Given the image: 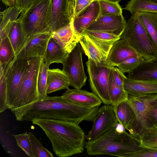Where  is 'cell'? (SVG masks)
Returning <instances> with one entry per match:
<instances>
[{
    "label": "cell",
    "instance_id": "1",
    "mask_svg": "<svg viewBox=\"0 0 157 157\" xmlns=\"http://www.w3.org/2000/svg\"><path fill=\"white\" fill-rule=\"evenodd\" d=\"M98 109V107H86L76 105L64 99L61 96H47L14 114L19 121L45 118L79 124L83 121H93Z\"/></svg>",
    "mask_w": 157,
    "mask_h": 157
},
{
    "label": "cell",
    "instance_id": "2",
    "mask_svg": "<svg viewBox=\"0 0 157 157\" xmlns=\"http://www.w3.org/2000/svg\"><path fill=\"white\" fill-rule=\"evenodd\" d=\"M31 121L44 131L57 156L69 157L84 151L85 135L78 124L45 118H34Z\"/></svg>",
    "mask_w": 157,
    "mask_h": 157
},
{
    "label": "cell",
    "instance_id": "3",
    "mask_svg": "<svg viewBox=\"0 0 157 157\" xmlns=\"http://www.w3.org/2000/svg\"><path fill=\"white\" fill-rule=\"evenodd\" d=\"M84 147L90 155H108L120 157H127L142 148L139 139L125 130L119 132L115 127L93 141L85 142Z\"/></svg>",
    "mask_w": 157,
    "mask_h": 157
},
{
    "label": "cell",
    "instance_id": "4",
    "mask_svg": "<svg viewBox=\"0 0 157 157\" xmlns=\"http://www.w3.org/2000/svg\"><path fill=\"white\" fill-rule=\"evenodd\" d=\"M121 39L129 44L144 60H149L157 55V47L136 14L127 22Z\"/></svg>",
    "mask_w": 157,
    "mask_h": 157
},
{
    "label": "cell",
    "instance_id": "5",
    "mask_svg": "<svg viewBox=\"0 0 157 157\" xmlns=\"http://www.w3.org/2000/svg\"><path fill=\"white\" fill-rule=\"evenodd\" d=\"M50 0H34L17 20L20 22L27 37L44 32H52L47 23Z\"/></svg>",
    "mask_w": 157,
    "mask_h": 157
},
{
    "label": "cell",
    "instance_id": "6",
    "mask_svg": "<svg viewBox=\"0 0 157 157\" xmlns=\"http://www.w3.org/2000/svg\"><path fill=\"white\" fill-rule=\"evenodd\" d=\"M42 59L38 57L32 58L29 68L10 109L13 114L38 100L37 79Z\"/></svg>",
    "mask_w": 157,
    "mask_h": 157
},
{
    "label": "cell",
    "instance_id": "7",
    "mask_svg": "<svg viewBox=\"0 0 157 157\" xmlns=\"http://www.w3.org/2000/svg\"><path fill=\"white\" fill-rule=\"evenodd\" d=\"M14 58L4 72L7 87V103L11 109L30 67L32 58Z\"/></svg>",
    "mask_w": 157,
    "mask_h": 157
},
{
    "label": "cell",
    "instance_id": "8",
    "mask_svg": "<svg viewBox=\"0 0 157 157\" xmlns=\"http://www.w3.org/2000/svg\"><path fill=\"white\" fill-rule=\"evenodd\" d=\"M91 89L105 105H111L108 89L109 75L112 67L106 60L96 63L88 59L86 62Z\"/></svg>",
    "mask_w": 157,
    "mask_h": 157
},
{
    "label": "cell",
    "instance_id": "9",
    "mask_svg": "<svg viewBox=\"0 0 157 157\" xmlns=\"http://www.w3.org/2000/svg\"><path fill=\"white\" fill-rule=\"evenodd\" d=\"M75 0H50L47 22L53 33L69 24L74 17Z\"/></svg>",
    "mask_w": 157,
    "mask_h": 157
},
{
    "label": "cell",
    "instance_id": "10",
    "mask_svg": "<svg viewBox=\"0 0 157 157\" xmlns=\"http://www.w3.org/2000/svg\"><path fill=\"white\" fill-rule=\"evenodd\" d=\"M83 53L78 43L62 63L63 71L68 78L70 86L75 88L81 89L85 86L87 78L82 62Z\"/></svg>",
    "mask_w": 157,
    "mask_h": 157
},
{
    "label": "cell",
    "instance_id": "11",
    "mask_svg": "<svg viewBox=\"0 0 157 157\" xmlns=\"http://www.w3.org/2000/svg\"><path fill=\"white\" fill-rule=\"evenodd\" d=\"M91 129L85 135L87 141H93L115 127L119 123L114 109L112 105L101 106L93 121Z\"/></svg>",
    "mask_w": 157,
    "mask_h": 157
},
{
    "label": "cell",
    "instance_id": "12",
    "mask_svg": "<svg viewBox=\"0 0 157 157\" xmlns=\"http://www.w3.org/2000/svg\"><path fill=\"white\" fill-rule=\"evenodd\" d=\"M52 33L44 32L28 37L24 46L14 58L38 57L44 58Z\"/></svg>",
    "mask_w": 157,
    "mask_h": 157
},
{
    "label": "cell",
    "instance_id": "13",
    "mask_svg": "<svg viewBox=\"0 0 157 157\" xmlns=\"http://www.w3.org/2000/svg\"><path fill=\"white\" fill-rule=\"evenodd\" d=\"M127 22L122 14L110 15H99L86 29L104 32L121 37Z\"/></svg>",
    "mask_w": 157,
    "mask_h": 157
},
{
    "label": "cell",
    "instance_id": "14",
    "mask_svg": "<svg viewBox=\"0 0 157 157\" xmlns=\"http://www.w3.org/2000/svg\"><path fill=\"white\" fill-rule=\"evenodd\" d=\"M79 43L88 59L96 63L106 60L113 45L99 42L84 34L82 35Z\"/></svg>",
    "mask_w": 157,
    "mask_h": 157
},
{
    "label": "cell",
    "instance_id": "15",
    "mask_svg": "<svg viewBox=\"0 0 157 157\" xmlns=\"http://www.w3.org/2000/svg\"><path fill=\"white\" fill-rule=\"evenodd\" d=\"M61 96L69 102L86 107H99L102 102L93 93L77 88L70 89L68 88Z\"/></svg>",
    "mask_w": 157,
    "mask_h": 157
},
{
    "label": "cell",
    "instance_id": "16",
    "mask_svg": "<svg viewBox=\"0 0 157 157\" xmlns=\"http://www.w3.org/2000/svg\"><path fill=\"white\" fill-rule=\"evenodd\" d=\"M139 55L124 39H121L112 46L106 59L111 67L118 65L130 58Z\"/></svg>",
    "mask_w": 157,
    "mask_h": 157
},
{
    "label": "cell",
    "instance_id": "17",
    "mask_svg": "<svg viewBox=\"0 0 157 157\" xmlns=\"http://www.w3.org/2000/svg\"><path fill=\"white\" fill-rule=\"evenodd\" d=\"M100 13L99 4L98 0H95L79 15L72 18L71 21L75 33L81 36Z\"/></svg>",
    "mask_w": 157,
    "mask_h": 157
},
{
    "label": "cell",
    "instance_id": "18",
    "mask_svg": "<svg viewBox=\"0 0 157 157\" xmlns=\"http://www.w3.org/2000/svg\"><path fill=\"white\" fill-rule=\"evenodd\" d=\"M124 90L129 95L140 97L157 93V80H141L125 78Z\"/></svg>",
    "mask_w": 157,
    "mask_h": 157
},
{
    "label": "cell",
    "instance_id": "19",
    "mask_svg": "<svg viewBox=\"0 0 157 157\" xmlns=\"http://www.w3.org/2000/svg\"><path fill=\"white\" fill-rule=\"evenodd\" d=\"M81 36L75 32L71 21L66 26L52 33V35L63 48L69 53L79 43Z\"/></svg>",
    "mask_w": 157,
    "mask_h": 157
},
{
    "label": "cell",
    "instance_id": "20",
    "mask_svg": "<svg viewBox=\"0 0 157 157\" xmlns=\"http://www.w3.org/2000/svg\"><path fill=\"white\" fill-rule=\"evenodd\" d=\"M127 78L136 80H157V55L149 60L142 61L128 73Z\"/></svg>",
    "mask_w": 157,
    "mask_h": 157
},
{
    "label": "cell",
    "instance_id": "21",
    "mask_svg": "<svg viewBox=\"0 0 157 157\" xmlns=\"http://www.w3.org/2000/svg\"><path fill=\"white\" fill-rule=\"evenodd\" d=\"M70 86L68 78L63 70L59 68L48 69L46 91L47 94L67 89Z\"/></svg>",
    "mask_w": 157,
    "mask_h": 157
},
{
    "label": "cell",
    "instance_id": "22",
    "mask_svg": "<svg viewBox=\"0 0 157 157\" xmlns=\"http://www.w3.org/2000/svg\"><path fill=\"white\" fill-rule=\"evenodd\" d=\"M69 54L52 36L48 41L43 59L46 64L49 66L53 63L62 64Z\"/></svg>",
    "mask_w": 157,
    "mask_h": 157
},
{
    "label": "cell",
    "instance_id": "23",
    "mask_svg": "<svg viewBox=\"0 0 157 157\" xmlns=\"http://www.w3.org/2000/svg\"><path fill=\"white\" fill-rule=\"evenodd\" d=\"M21 10L15 6H10L0 13V40L8 37L11 27Z\"/></svg>",
    "mask_w": 157,
    "mask_h": 157
},
{
    "label": "cell",
    "instance_id": "24",
    "mask_svg": "<svg viewBox=\"0 0 157 157\" xmlns=\"http://www.w3.org/2000/svg\"><path fill=\"white\" fill-rule=\"evenodd\" d=\"M8 37L13 48L16 57L24 46L28 38L20 22L17 20L14 21L9 33Z\"/></svg>",
    "mask_w": 157,
    "mask_h": 157
},
{
    "label": "cell",
    "instance_id": "25",
    "mask_svg": "<svg viewBox=\"0 0 157 157\" xmlns=\"http://www.w3.org/2000/svg\"><path fill=\"white\" fill-rule=\"evenodd\" d=\"M113 107L119 123L125 129L136 120L134 111L128 100Z\"/></svg>",
    "mask_w": 157,
    "mask_h": 157
},
{
    "label": "cell",
    "instance_id": "26",
    "mask_svg": "<svg viewBox=\"0 0 157 157\" xmlns=\"http://www.w3.org/2000/svg\"><path fill=\"white\" fill-rule=\"evenodd\" d=\"M128 101L135 113L136 121L142 129L150 126L147 121L148 108L140 98L129 95Z\"/></svg>",
    "mask_w": 157,
    "mask_h": 157
},
{
    "label": "cell",
    "instance_id": "27",
    "mask_svg": "<svg viewBox=\"0 0 157 157\" xmlns=\"http://www.w3.org/2000/svg\"><path fill=\"white\" fill-rule=\"evenodd\" d=\"M113 67H112L109 74L108 89L111 105L116 106L119 103L128 100L129 94L124 90L117 85L113 76Z\"/></svg>",
    "mask_w": 157,
    "mask_h": 157
},
{
    "label": "cell",
    "instance_id": "28",
    "mask_svg": "<svg viewBox=\"0 0 157 157\" xmlns=\"http://www.w3.org/2000/svg\"><path fill=\"white\" fill-rule=\"evenodd\" d=\"M135 14L157 47V13L143 12Z\"/></svg>",
    "mask_w": 157,
    "mask_h": 157
},
{
    "label": "cell",
    "instance_id": "29",
    "mask_svg": "<svg viewBox=\"0 0 157 157\" xmlns=\"http://www.w3.org/2000/svg\"><path fill=\"white\" fill-rule=\"evenodd\" d=\"M124 9L129 11L132 15L143 12L157 13V3L151 0H131Z\"/></svg>",
    "mask_w": 157,
    "mask_h": 157
},
{
    "label": "cell",
    "instance_id": "30",
    "mask_svg": "<svg viewBox=\"0 0 157 157\" xmlns=\"http://www.w3.org/2000/svg\"><path fill=\"white\" fill-rule=\"evenodd\" d=\"M0 40V67L5 71L7 64L15 57V54L8 37Z\"/></svg>",
    "mask_w": 157,
    "mask_h": 157
},
{
    "label": "cell",
    "instance_id": "31",
    "mask_svg": "<svg viewBox=\"0 0 157 157\" xmlns=\"http://www.w3.org/2000/svg\"><path fill=\"white\" fill-rule=\"evenodd\" d=\"M141 147L157 148V128L149 126L142 130L139 136Z\"/></svg>",
    "mask_w": 157,
    "mask_h": 157
},
{
    "label": "cell",
    "instance_id": "32",
    "mask_svg": "<svg viewBox=\"0 0 157 157\" xmlns=\"http://www.w3.org/2000/svg\"><path fill=\"white\" fill-rule=\"evenodd\" d=\"M49 66L42 58L40 62L37 79V88L39 99L47 96V71Z\"/></svg>",
    "mask_w": 157,
    "mask_h": 157
},
{
    "label": "cell",
    "instance_id": "33",
    "mask_svg": "<svg viewBox=\"0 0 157 157\" xmlns=\"http://www.w3.org/2000/svg\"><path fill=\"white\" fill-rule=\"evenodd\" d=\"M83 34L102 43L110 45L121 39V37L109 33L86 29Z\"/></svg>",
    "mask_w": 157,
    "mask_h": 157
},
{
    "label": "cell",
    "instance_id": "34",
    "mask_svg": "<svg viewBox=\"0 0 157 157\" xmlns=\"http://www.w3.org/2000/svg\"><path fill=\"white\" fill-rule=\"evenodd\" d=\"M100 9L99 15H110L122 14V9L118 2L107 0H98Z\"/></svg>",
    "mask_w": 157,
    "mask_h": 157
},
{
    "label": "cell",
    "instance_id": "35",
    "mask_svg": "<svg viewBox=\"0 0 157 157\" xmlns=\"http://www.w3.org/2000/svg\"><path fill=\"white\" fill-rule=\"evenodd\" d=\"M15 138L17 145L23 150L27 156L34 157L29 133L27 132L17 135H13Z\"/></svg>",
    "mask_w": 157,
    "mask_h": 157
},
{
    "label": "cell",
    "instance_id": "36",
    "mask_svg": "<svg viewBox=\"0 0 157 157\" xmlns=\"http://www.w3.org/2000/svg\"><path fill=\"white\" fill-rule=\"evenodd\" d=\"M34 157H53V154L45 148L40 140L32 132H29Z\"/></svg>",
    "mask_w": 157,
    "mask_h": 157
},
{
    "label": "cell",
    "instance_id": "37",
    "mask_svg": "<svg viewBox=\"0 0 157 157\" xmlns=\"http://www.w3.org/2000/svg\"><path fill=\"white\" fill-rule=\"evenodd\" d=\"M144 58L140 56L128 59L119 64L117 67L123 73H129L137 67Z\"/></svg>",
    "mask_w": 157,
    "mask_h": 157
},
{
    "label": "cell",
    "instance_id": "38",
    "mask_svg": "<svg viewBox=\"0 0 157 157\" xmlns=\"http://www.w3.org/2000/svg\"><path fill=\"white\" fill-rule=\"evenodd\" d=\"M8 109L7 103L6 80L4 73L0 76V113Z\"/></svg>",
    "mask_w": 157,
    "mask_h": 157
},
{
    "label": "cell",
    "instance_id": "39",
    "mask_svg": "<svg viewBox=\"0 0 157 157\" xmlns=\"http://www.w3.org/2000/svg\"><path fill=\"white\" fill-rule=\"evenodd\" d=\"M127 157H157V148L143 147L140 150L128 154Z\"/></svg>",
    "mask_w": 157,
    "mask_h": 157
},
{
    "label": "cell",
    "instance_id": "40",
    "mask_svg": "<svg viewBox=\"0 0 157 157\" xmlns=\"http://www.w3.org/2000/svg\"><path fill=\"white\" fill-rule=\"evenodd\" d=\"M94 1L86 0H75V11L73 17L79 15Z\"/></svg>",
    "mask_w": 157,
    "mask_h": 157
},
{
    "label": "cell",
    "instance_id": "41",
    "mask_svg": "<svg viewBox=\"0 0 157 157\" xmlns=\"http://www.w3.org/2000/svg\"><path fill=\"white\" fill-rule=\"evenodd\" d=\"M147 117L149 125L157 128V105L148 109Z\"/></svg>",
    "mask_w": 157,
    "mask_h": 157
},
{
    "label": "cell",
    "instance_id": "42",
    "mask_svg": "<svg viewBox=\"0 0 157 157\" xmlns=\"http://www.w3.org/2000/svg\"><path fill=\"white\" fill-rule=\"evenodd\" d=\"M113 74L114 79L117 85L124 89V82L127 77L119 69L114 67L113 68Z\"/></svg>",
    "mask_w": 157,
    "mask_h": 157
},
{
    "label": "cell",
    "instance_id": "43",
    "mask_svg": "<svg viewBox=\"0 0 157 157\" xmlns=\"http://www.w3.org/2000/svg\"><path fill=\"white\" fill-rule=\"evenodd\" d=\"M138 97L141 99L149 108L157 105V93Z\"/></svg>",
    "mask_w": 157,
    "mask_h": 157
},
{
    "label": "cell",
    "instance_id": "44",
    "mask_svg": "<svg viewBox=\"0 0 157 157\" xmlns=\"http://www.w3.org/2000/svg\"><path fill=\"white\" fill-rule=\"evenodd\" d=\"M34 0H16L15 6L20 8L24 12L29 8Z\"/></svg>",
    "mask_w": 157,
    "mask_h": 157
},
{
    "label": "cell",
    "instance_id": "45",
    "mask_svg": "<svg viewBox=\"0 0 157 157\" xmlns=\"http://www.w3.org/2000/svg\"><path fill=\"white\" fill-rule=\"evenodd\" d=\"M9 3L10 6H15L16 0H9Z\"/></svg>",
    "mask_w": 157,
    "mask_h": 157
},
{
    "label": "cell",
    "instance_id": "46",
    "mask_svg": "<svg viewBox=\"0 0 157 157\" xmlns=\"http://www.w3.org/2000/svg\"><path fill=\"white\" fill-rule=\"evenodd\" d=\"M3 4L5 5L6 6H10V5L9 3V0H1Z\"/></svg>",
    "mask_w": 157,
    "mask_h": 157
},
{
    "label": "cell",
    "instance_id": "47",
    "mask_svg": "<svg viewBox=\"0 0 157 157\" xmlns=\"http://www.w3.org/2000/svg\"><path fill=\"white\" fill-rule=\"evenodd\" d=\"M109 1H110L113 2H119L120 1H121L122 0H107Z\"/></svg>",
    "mask_w": 157,
    "mask_h": 157
},
{
    "label": "cell",
    "instance_id": "48",
    "mask_svg": "<svg viewBox=\"0 0 157 157\" xmlns=\"http://www.w3.org/2000/svg\"><path fill=\"white\" fill-rule=\"evenodd\" d=\"M152 1L154 2L157 3V0H151Z\"/></svg>",
    "mask_w": 157,
    "mask_h": 157
},
{
    "label": "cell",
    "instance_id": "49",
    "mask_svg": "<svg viewBox=\"0 0 157 157\" xmlns=\"http://www.w3.org/2000/svg\"><path fill=\"white\" fill-rule=\"evenodd\" d=\"M87 1H94L95 0H86Z\"/></svg>",
    "mask_w": 157,
    "mask_h": 157
}]
</instances>
